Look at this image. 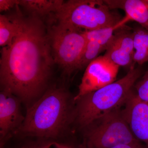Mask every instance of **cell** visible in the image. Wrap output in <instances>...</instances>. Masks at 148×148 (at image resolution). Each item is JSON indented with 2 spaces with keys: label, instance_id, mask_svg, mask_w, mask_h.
I'll use <instances>...</instances> for the list:
<instances>
[{
  "label": "cell",
  "instance_id": "1",
  "mask_svg": "<svg viewBox=\"0 0 148 148\" xmlns=\"http://www.w3.org/2000/svg\"><path fill=\"white\" fill-rule=\"evenodd\" d=\"M16 14L18 29L11 42L2 47L1 90L18 97L27 108L48 89L54 63L48 32L39 16Z\"/></svg>",
  "mask_w": 148,
  "mask_h": 148
},
{
  "label": "cell",
  "instance_id": "2",
  "mask_svg": "<svg viewBox=\"0 0 148 148\" xmlns=\"http://www.w3.org/2000/svg\"><path fill=\"white\" fill-rule=\"evenodd\" d=\"M75 119L74 97L65 88L53 86L27 109L24 121L14 137L63 140L69 135Z\"/></svg>",
  "mask_w": 148,
  "mask_h": 148
},
{
  "label": "cell",
  "instance_id": "3",
  "mask_svg": "<svg viewBox=\"0 0 148 148\" xmlns=\"http://www.w3.org/2000/svg\"><path fill=\"white\" fill-rule=\"evenodd\" d=\"M143 72L140 66L131 67L121 79L88 93L75 101L74 125L82 130L104 114L123 106Z\"/></svg>",
  "mask_w": 148,
  "mask_h": 148
},
{
  "label": "cell",
  "instance_id": "4",
  "mask_svg": "<svg viewBox=\"0 0 148 148\" xmlns=\"http://www.w3.org/2000/svg\"><path fill=\"white\" fill-rule=\"evenodd\" d=\"M52 18L83 31L107 27L117 29L122 19L101 0L64 1Z\"/></svg>",
  "mask_w": 148,
  "mask_h": 148
},
{
  "label": "cell",
  "instance_id": "5",
  "mask_svg": "<svg viewBox=\"0 0 148 148\" xmlns=\"http://www.w3.org/2000/svg\"><path fill=\"white\" fill-rule=\"evenodd\" d=\"M121 108L104 114L82 130L88 148H112L140 142L132 134Z\"/></svg>",
  "mask_w": 148,
  "mask_h": 148
},
{
  "label": "cell",
  "instance_id": "6",
  "mask_svg": "<svg viewBox=\"0 0 148 148\" xmlns=\"http://www.w3.org/2000/svg\"><path fill=\"white\" fill-rule=\"evenodd\" d=\"M53 21L55 24L50 26L47 32L53 60L62 69L64 75L69 77L78 70L87 40L84 31Z\"/></svg>",
  "mask_w": 148,
  "mask_h": 148
},
{
  "label": "cell",
  "instance_id": "7",
  "mask_svg": "<svg viewBox=\"0 0 148 148\" xmlns=\"http://www.w3.org/2000/svg\"><path fill=\"white\" fill-rule=\"evenodd\" d=\"M119 68L103 56H98L86 69L74 101L112 83L116 79Z\"/></svg>",
  "mask_w": 148,
  "mask_h": 148
},
{
  "label": "cell",
  "instance_id": "8",
  "mask_svg": "<svg viewBox=\"0 0 148 148\" xmlns=\"http://www.w3.org/2000/svg\"><path fill=\"white\" fill-rule=\"evenodd\" d=\"M21 100L9 91L0 92V148H5L15 137L25 119L21 112Z\"/></svg>",
  "mask_w": 148,
  "mask_h": 148
},
{
  "label": "cell",
  "instance_id": "9",
  "mask_svg": "<svg viewBox=\"0 0 148 148\" xmlns=\"http://www.w3.org/2000/svg\"><path fill=\"white\" fill-rule=\"evenodd\" d=\"M106 51L103 56L114 65L135 67L133 31L125 25L116 29Z\"/></svg>",
  "mask_w": 148,
  "mask_h": 148
},
{
  "label": "cell",
  "instance_id": "10",
  "mask_svg": "<svg viewBox=\"0 0 148 148\" xmlns=\"http://www.w3.org/2000/svg\"><path fill=\"white\" fill-rule=\"evenodd\" d=\"M123 106L122 114L132 134L148 148V103L132 91Z\"/></svg>",
  "mask_w": 148,
  "mask_h": 148
},
{
  "label": "cell",
  "instance_id": "11",
  "mask_svg": "<svg viewBox=\"0 0 148 148\" xmlns=\"http://www.w3.org/2000/svg\"><path fill=\"white\" fill-rule=\"evenodd\" d=\"M104 3L111 10L120 9L126 16L122 18L119 27L129 20L136 21L148 31V0H105Z\"/></svg>",
  "mask_w": 148,
  "mask_h": 148
},
{
  "label": "cell",
  "instance_id": "12",
  "mask_svg": "<svg viewBox=\"0 0 148 148\" xmlns=\"http://www.w3.org/2000/svg\"><path fill=\"white\" fill-rule=\"evenodd\" d=\"M64 1L62 0H18V5L24 8L31 15L40 17L56 13Z\"/></svg>",
  "mask_w": 148,
  "mask_h": 148
},
{
  "label": "cell",
  "instance_id": "13",
  "mask_svg": "<svg viewBox=\"0 0 148 148\" xmlns=\"http://www.w3.org/2000/svg\"><path fill=\"white\" fill-rule=\"evenodd\" d=\"M132 31L135 49L134 64L141 66L148 62V31L140 26L135 27Z\"/></svg>",
  "mask_w": 148,
  "mask_h": 148
},
{
  "label": "cell",
  "instance_id": "14",
  "mask_svg": "<svg viewBox=\"0 0 148 148\" xmlns=\"http://www.w3.org/2000/svg\"><path fill=\"white\" fill-rule=\"evenodd\" d=\"M18 29L16 14L0 15V46L8 45L16 36Z\"/></svg>",
  "mask_w": 148,
  "mask_h": 148
},
{
  "label": "cell",
  "instance_id": "15",
  "mask_svg": "<svg viewBox=\"0 0 148 148\" xmlns=\"http://www.w3.org/2000/svg\"><path fill=\"white\" fill-rule=\"evenodd\" d=\"M106 49L95 41L87 40L78 67V70L86 68L89 64L98 58V56Z\"/></svg>",
  "mask_w": 148,
  "mask_h": 148
},
{
  "label": "cell",
  "instance_id": "16",
  "mask_svg": "<svg viewBox=\"0 0 148 148\" xmlns=\"http://www.w3.org/2000/svg\"><path fill=\"white\" fill-rule=\"evenodd\" d=\"M116 29L115 27H107L84 31L83 33L87 40L95 41L103 46L106 50Z\"/></svg>",
  "mask_w": 148,
  "mask_h": 148
},
{
  "label": "cell",
  "instance_id": "17",
  "mask_svg": "<svg viewBox=\"0 0 148 148\" xmlns=\"http://www.w3.org/2000/svg\"><path fill=\"white\" fill-rule=\"evenodd\" d=\"M21 141L10 148H51L53 146V140L36 138H20Z\"/></svg>",
  "mask_w": 148,
  "mask_h": 148
},
{
  "label": "cell",
  "instance_id": "18",
  "mask_svg": "<svg viewBox=\"0 0 148 148\" xmlns=\"http://www.w3.org/2000/svg\"><path fill=\"white\" fill-rule=\"evenodd\" d=\"M137 96L141 101L148 103V69L135 86Z\"/></svg>",
  "mask_w": 148,
  "mask_h": 148
},
{
  "label": "cell",
  "instance_id": "19",
  "mask_svg": "<svg viewBox=\"0 0 148 148\" xmlns=\"http://www.w3.org/2000/svg\"><path fill=\"white\" fill-rule=\"evenodd\" d=\"M53 146L56 148H88L84 141L82 143H79L70 140H65V139L55 141Z\"/></svg>",
  "mask_w": 148,
  "mask_h": 148
},
{
  "label": "cell",
  "instance_id": "20",
  "mask_svg": "<svg viewBox=\"0 0 148 148\" xmlns=\"http://www.w3.org/2000/svg\"><path fill=\"white\" fill-rule=\"evenodd\" d=\"M18 5V0H0V11H6Z\"/></svg>",
  "mask_w": 148,
  "mask_h": 148
},
{
  "label": "cell",
  "instance_id": "21",
  "mask_svg": "<svg viewBox=\"0 0 148 148\" xmlns=\"http://www.w3.org/2000/svg\"><path fill=\"white\" fill-rule=\"evenodd\" d=\"M112 148H148L145 145H143L141 142L138 143L123 144L115 146Z\"/></svg>",
  "mask_w": 148,
  "mask_h": 148
}]
</instances>
